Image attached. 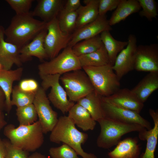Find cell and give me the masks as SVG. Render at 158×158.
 I'll return each mask as SVG.
<instances>
[{
  "mask_svg": "<svg viewBox=\"0 0 158 158\" xmlns=\"http://www.w3.org/2000/svg\"><path fill=\"white\" fill-rule=\"evenodd\" d=\"M47 24V23L34 18L31 12L25 14H16L8 27L4 29L5 40L20 48L46 28Z\"/></svg>",
  "mask_w": 158,
  "mask_h": 158,
  "instance_id": "6da1fadb",
  "label": "cell"
},
{
  "mask_svg": "<svg viewBox=\"0 0 158 158\" xmlns=\"http://www.w3.org/2000/svg\"><path fill=\"white\" fill-rule=\"evenodd\" d=\"M88 135L80 131L68 116H61L51 132L49 139L52 142L66 144L83 158H97L94 154L85 152L82 147L88 138Z\"/></svg>",
  "mask_w": 158,
  "mask_h": 158,
  "instance_id": "7a4b0ae2",
  "label": "cell"
},
{
  "mask_svg": "<svg viewBox=\"0 0 158 158\" xmlns=\"http://www.w3.org/2000/svg\"><path fill=\"white\" fill-rule=\"evenodd\" d=\"M3 133L13 145L29 152H35L44 141V134L38 121L17 127L12 124H7L4 128Z\"/></svg>",
  "mask_w": 158,
  "mask_h": 158,
  "instance_id": "3957f363",
  "label": "cell"
},
{
  "mask_svg": "<svg viewBox=\"0 0 158 158\" xmlns=\"http://www.w3.org/2000/svg\"><path fill=\"white\" fill-rule=\"evenodd\" d=\"M98 122L101 130L97 144L99 147L105 149L116 145L125 134L132 132H139L146 129L138 124L124 123L106 118Z\"/></svg>",
  "mask_w": 158,
  "mask_h": 158,
  "instance_id": "277c9868",
  "label": "cell"
},
{
  "mask_svg": "<svg viewBox=\"0 0 158 158\" xmlns=\"http://www.w3.org/2000/svg\"><path fill=\"white\" fill-rule=\"evenodd\" d=\"M112 66L109 64L82 68L88 75L94 90L102 97L109 96L120 89V80Z\"/></svg>",
  "mask_w": 158,
  "mask_h": 158,
  "instance_id": "5b68a950",
  "label": "cell"
},
{
  "mask_svg": "<svg viewBox=\"0 0 158 158\" xmlns=\"http://www.w3.org/2000/svg\"><path fill=\"white\" fill-rule=\"evenodd\" d=\"M40 75L59 74L82 69L78 57L73 53L72 47L67 46L49 61L38 66Z\"/></svg>",
  "mask_w": 158,
  "mask_h": 158,
  "instance_id": "8992f818",
  "label": "cell"
},
{
  "mask_svg": "<svg viewBox=\"0 0 158 158\" xmlns=\"http://www.w3.org/2000/svg\"><path fill=\"white\" fill-rule=\"evenodd\" d=\"M82 69L73 71L61 75V81L68 99L74 102L94 90L86 73Z\"/></svg>",
  "mask_w": 158,
  "mask_h": 158,
  "instance_id": "52a82bcc",
  "label": "cell"
},
{
  "mask_svg": "<svg viewBox=\"0 0 158 158\" xmlns=\"http://www.w3.org/2000/svg\"><path fill=\"white\" fill-rule=\"evenodd\" d=\"M59 74L40 75L42 82L41 87L45 91L51 87L48 98L54 106L63 114L68 112L75 104L68 98L64 89L60 85Z\"/></svg>",
  "mask_w": 158,
  "mask_h": 158,
  "instance_id": "ba28073f",
  "label": "cell"
},
{
  "mask_svg": "<svg viewBox=\"0 0 158 158\" xmlns=\"http://www.w3.org/2000/svg\"><path fill=\"white\" fill-rule=\"evenodd\" d=\"M47 32L44 40V47L48 58L56 56L61 50L67 47L72 34L62 32L59 25L57 18L47 23Z\"/></svg>",
  "mask_w": 158,
  "mask_h": 158,
  "instance_id": "9c48e42d",
  "label": "cell"
},
{
  "mask_svg": "<svg viewBox=\"0 0 158 158\" xmlns=\"http://www.w3.org/2000/svg\"><path fill=\"white\" fill-rule=\"evenodd\" d=\"M102 105L104 118L124 123L138 124L148 130L152 128L150 123L139 113L111 103L103 97Z\"/></svg>",
  "mask_w": 158,
  "mask_h": 158,
  "instance_id": "30bf717a",
  "label": "cell"
},
{
  "mask_svg": "<svg viewBox=\"0 0 158 158\" xmlns=\"http://www.w3.org/2000/svg\"><path fill=\"white\" fill-rule=\"evenodd\" d=\"M45 92L40 87L35 94L33 103L44 134L51 131L58 119L57 113L50 106Z\"/></svg>",
  "mask_w": 158,
  "mask_h": 158,
  "instance_id": "8fae6325",
  "label": "cell"
},
{
  "mask_svg": "<svg viewBox=\"0 0 158 158\" xmlns=\"http://www.w3.org/2000/svg\"><path fill=\"white\" fill-rule=\"evenodd\" d=\"M128 44L118 55L112 68L118 79L134 69L135 55L137 47L135 35H129Z\"/></svg>",
  "mask_w": 158,
  "mask_h": 158,
  "instance_id": "7c38bea8",
  "label": "cell"
},
{
  "mask_svg": "<svg viewBox=\"0 0 158 158\" xmlns=\"http://www.w3.org/2000/svg\"><path fill=\"white\" fill-rule=\"evenodd\" d=\"M134 69L138 71H158V44L137 46Z\"/></svg>",
  "mask_w": 158,
  "mask_h": 158,
  "instance_id": "4fadbf2b",
  "label": "cell"
},
{
  "mask_svg": "<svg viewBox=\"0 0 158 158\" xmlns=\"http://www.w3.org/2000/svg\"><path fill=\"white\" fill-rule=\"evenodd\" d=\"M111 27L106 15H99L93 21L75 30L72 34L68 46L72 47L78 42L99 35L104 31L111 30Z\"/></svg>",
  "mask_w": 158,
  "mask_h": 158,
  "instance_id": "5bb4252c",
  "label": "cell"
},
{
  "mask_svg": "<svg viewBox=\"0 0 158 158\" xmlns=\"http://www.w3.org/2000/svg\"><path fill=\"white\" fill-rule=\"evenodd\" d=\"M47 32L46 28L29 43L20 48V57L22 63L31 59L32 56L40 60L48 59L44 47V40Z\"/></svg>",
  "mask_w": 158,
  "mask_h": 158,
  "instance_id": "9a60e30c",
  "label": "cell"
},
{
  "mask_svg": "<svg viewBox=\"0 0 158 158\" xmlns=\"http://www.w3.org/2000/svg\"><path fill=\"white\" fill-rule=\"evenodd\" d=\"M104 97L111 103L139 114L144 107V103L127 88H120L112 95Z\"/></svg>",
  "mask_w": 158,
  "mask_h": 158,
  "instance_id": "2e32d148",
  "label": "cell"
},
{
  "mask_svg": "<svg viewBox=\"0 0 158 158\" xmlns=\"http://www.w3.org/2000/svg\"><path fill=\"white\" fill-rule=\"evenodd\" d=\"M4 29L0 38V63L3 69L11 70L15 64L19 67L22 65L20 57V48L16 45L7 42L4 38Z\"/></svg>",
  "mask_w": 158,
  "mask_h": 158,
  "instance_id": "e0dca14e",
  "label": "cell"
},
{
  "mask_svg": "<svg viewBox=\"0 0 158 158\" xmlns=\"http://www.w3.org/2000/svg\"><path fill=\"white\" fill-rule=\"evenodd\" d=\"M33 11V16L38 17L42 21L48 23L56 18L63 9L65 1L63 0H38Z\"/></svg>",
  "mask_w": 158,
  "mask_h": 158,
  "instance_id": "ac0fdd59",
  "label": "cell"
},
{
  "mask_svg": "<svg viewBox=\"0 0 158 158\" xmlns=\"http://www.w3.org/2000/svg\"><path fill=\"white\" fill-rule=\"evenodd\" d=\"M149 113L153 120L154 126L150 130L145 129L139 132L140 139L147 141L145 150L139 158H155L154 152L158 138V111L150 109Z\"/></svg>",
  "mask_w": 158,
  "mask_h": 158,
  "instance_id": "d6986e66",
  "label": "cell"
},
{
  "mask_svg": "<svg viewBox=\"0 0 158 158\" xmlns=\"http://www.w3.org/2000/svg\"><path fill=\"white\" fill-rule=\"evenodd\" d=\"M23 68L21 67L14 70L0 71V87L5 96V110L8 114L10 112L12 108L11 104V95L13 89V84L15 81L20 80Z\"/></svg>",
  "mask_w": 158,
  "mask_h": 158,
  "instance_id": "ffe728a7",
  "label": "cell"
},
{
  "mask_svg": "<svg viewBox=\"0 0 158 158\" xmlns=\"http://www.w3.org/2000/svg\"><path fill=\"white\" fill-rule=\"evenodd\" d=\"M158 88V71L149 72L132 90L139 100L144 103Z\"/></svg>",
  "mask_w": 158,
  "mask_h": 158,
  "instance_id": "44dd1931",
  "label": "cell"
},
{
  "mask_svg": "<svg viewBox=\"0 0 158 158\" xmlns=\"http://www.w3.org/2000/svg\"><path fill=\"white\" fill-rule=\"evenodd\" d=\"M140 153L137 138H128L120 141L108 155L109 158H138Z\"/></svg>",
  "mask_w": 158,
  "mask_h": 158,
  "instance_id": "7402d4cb",
  "label": "cell"
},
{
  "mask_svg": "<svg viewBox=\"0 0 158 158\" xmlns=\"http://www.w3.org/2000/svg\"><path fill=\"white\" fill-rule=\"evenodd\" d=\"M68 116L74 124L84 131L93 130L96 124V121L88 111L77 103L74 104L68 111Z\"/></svg>",
  "mask_w": 158,
  "mask_h": 158,
  "instance_id": "603a6c76",
  "label": "cell"
},
{
  "mask_svg": "<svg viewBox=\"0 0 158 158\" xmlns=\"http://www.w3.org/2000/svg\"><path fill=\"white\" fill-rule=\"evenodd\" d=\"M83 2L85 5H81L76 11L78 17L75 30L93 21L99 16V0H85Z\"/></svg>",
  "mask_w": 158,
  "mask_h": 158,
  "instance_id": "cb8c5ba5",
  "label": "cell"
},
{
  "mask_svg": "<svg viewBox=\"0 0 158 158\" xmlns=\"http://www.w3.org/2000/svg\"><path fill=\"white\" fill-rule=\"evenodd\" d=\"M141 8L138 0H121L109 20L112 25L124 20L130 15L140 11Z\"/></svg>",
  "mask_w": 158,
  "mask_h": 158,
  "instance_id": "d4e9b609",
  "label": "cell"
},
{
  "mask_svg": "<svg viewBox=\"0 0 158 158\" xmlns=\"http://www.w3.org/2000/svg\"><path fill=\"white\" fill-rule=\"evenodd\" d=\"M102 96L95 90L81 98L77 102L85 108L96 121L104 118L102 107Z\"/></svg>",
  "mask_w": 158,
  "mask_h": 158,
  "instance_id": "484cf974",
  "label": "cell"
},
{
  "mask_svg": "<svg viewBox=\"0 0 158 158\" xmlns=\"http://www.w3.org/2000/svg\"><path fill=\"white\" fill-rule=\"evenodd\" d=\"M110 31L106 30L100 35L102 42L107 53L109 64L113 66L118 54L127 45L128 41L117 40Z\"/></svg>",
  "mask_w": 158,
  "mask_h": 158,
  "instance_id": "4316f807",
  "label": "cell"
},
{
  "mask_svg": "<svg viewBox=\"0 0 158 158\" xmlns=\"http://www.w3.org/2000/svg\"><path fill=\"white\" fill-rule=\"evenodd\" d=\"M78 57L81 66H99L109 64L107 51L103 44L97 50Z\"/></svg>",
  "mask_w": 158,
  "mask_h": 158,
  "instance_id": "83f0119b",
  "label": "cell"
},
{
  "mask_svg": "<svg viewBox=\"0 0 158 158\" xmlns=\"http://www.w3.org/2000/svg\"><path fill=\"white\" fill-rule=\"evenodd\" d=\"M103 45L100 35L79 42L72 47L77 56L90 53L100 48Z\"/></svg>",
  "mask_w": 158,
  "mask_h": 158,
  "instance_id": "f1b7e54d",
  "label": "cell"
},
{
  "mask_svg": "<svg viewBox=\"0 0 158 158\" xmlns=\"http://www.w3.org/2000/svg\"><path fill=\"white\" fill-rule=\"evenodd\" d=\"M77 17L76 11H69L63 8L57 17L61 30L64 33L72 34L76 29Z\"/></svg>",
  "mask_w": 158,
  "mask_h": 158,
  "instance_id": "f546056e",
  "label": "cell"
},
{
  "mask_svg": "<svg viewBox=\"0 0 158 158\" xmlns=\"http://www.w3.org/2000/svg\"><path fill=\"white\" fill-rule=\"evenodd\" d=\"M16 111L19 126L30 125L37 121L38 116L33 104L17 108Z\"/></svg>",
  "mask_w": 158,
  "mask_h": 158,
  "instance_id": "4dcf8cb0",
  "label": "cell"
},
{
  "mask_svg": "<svg viewBox=\"0 0 158 158\" xmlns=\"http://www.w3.org/2000/svg\"><path fill=\"white\" fill-rule=\"evenodd\" d=\"M35 94L26 92L21 90L18 85L13 88L11 104L17 108L26 106L33 103Z\"/></svg>",
  "mask_w": 158,
  "mask_h": 158,
  "instance_id": "1f68e13d",
  "label": "cell"
},
{
  "mask_svg": "<svg viewBox=\"0 0 158 158\" xmlns=\"http://www.w3.org/2000/svg\"><path fill=\"white\" fill-rule=\"evenodd\" d=\"M142 10L139 11V15L145 17L150 21L156 18L158 16L156 2L154 0H138Z\"/></svg>",
  "mask_w": 158,
  "mask_h": 158,
  "instance_id": "d6a6232c",
  "label": "cell"
},
{
  "mask_svg": "<svg viewBox=\"0 0 158 158\" xmlns=\"http://www.w3.org/2000/svg\"><path fill=\"white\" fill-rule=\"evenodd\" d=\"M49 153L51 158H79L76 152L64 143L59 147L50 148Z\"/></svg>",
  "mask_w": 158,
  "mask_h": 158,
  "instance_id": "836d02e7",
  "label": "cell"
},
{
  "mask_svg": "<svg viewBox=\"0 0 158 158\" xmlns=\"http://www.w3.org/2000/svg\"><path fill=\"white\" fill-rule=\"evenodd\" d=\"M6 1L15 11L16 15H23L30 12L33 0H6Z\"/></svg>",
  "mask_w": 158,
  "mask_h": 158,
  "instance_id": "e575fe53",
  "label": "cell"
},
{
  "mask_svg": "<svg viewBox=\"0 0 158 158\" xmlns=\"http://www.w3.org/2000/svg\"><path fill=\"white\" fill-rule=\"evenodd\" d=\"M6 150V158H28L29 152L13 145L7 139L3 140Z\"/></svg>",
  "mask_w": 158,
  "mask_h": 158,
  "instance_id": "d590c367",
  "label": "cell"
},
{
  "mask_svg": "<svg viewBox=\"0 0 158 158\" xmlns=\"http://www.w3.org/2000/svg\"><path fill=\"white\" fill-rule=\"evenodd\" d=\"M18 86L22 91L34 94H36L40 87L37 81L32 78L23 79L20 81Z\"/></svg>",
  "mask_w": 158,
  "mask_h": 158,
  "instance_id": "8d00e7d4",
  "label": "cell"
},
{
  "mask_svg": "<svg viewBox=\"0 0 158 158\" xmlns=\"http://www.w3.org/2000/svg\"><path fill=\"white\" fill-rule=\"evenodd\" d=\"M121 1V0H99V15H106L108 11L115 9Z\"/></svg>",
  "mask_w": 158,
  "mask_h": 158,
  "instance_id": "74e56055",
  "label": "cell"
},
{
  "mask_svg": "<svg viewBox=\"0 0 158 158\" xmlns=\"http://www.w3.org/2000/svg\"><path fill=\"white\" fill-rule=\"evenodd\" d=\"M81 5L80 0H68L66 1L63 8L68 11H74Z\"/></svg>",
  "mask_w": 158,
  "mask_h": 158,
  "instance_id": "f35d334b",
  "label": "cell"
},
{
  "mask_svg": "<svg viewBox=\"0 0 158 158\" xmlns=\"http://www.w3.org/2000/svg\"><path fill=\"white\" fill-rule=\"evenodd\" d=\"M5 100L4 93L0 87V112H3L5 110Z\"/></svg>",
  "mask_w": 158,
  "mask_h": 158,
  "instance_id": "ab89813d",
  "label": "cell"
},
{
  "mask_svg": "<svg viewBox=\"0 0 158 158\" xmlns=\"http://www.w3.org/2000/svg\"><path fill=\"white\" fill-rule=\"evenodd\" d=\"M6 150L3 140L0 138V158H6Z\"/></svg>",
  "mask_w": 158,
  "mask_h": 158,
  "instance_id": "60d3db41",
  "label": "cell"
},
{
  "mask_svg": "<svg viewBox=\"0 0 158 158\" xmlns=\"http://www.w3.org/2000/svg\"><path fill=\"white\" fill-rule=\"evenodd\" d=\"M7 125V122L5 120L3 111L0 112V131Z\"/></svg>",
  "mask_w": 158,
  "mask_h": 158,
  "instance_id": "b9f144b4",
  "label": "cell"
},
{
  "mask_svg": "<svg viewBox=\"0 0 158 158\" xmlns=\"http://www.w3.org/2000/svg\"><path fill=\"white\" fill-rule=\"evenodd\" d=\"M28 158H48L44 155L38 152H34L29 155Z\"/></svg>",
  "mask_w": 158,
  "mask_h": 158,
  "instance_id": "7bdbcfd3",
  "label": "cell"
},
{
  "mask_svg": "<svg viewBox=\"0 0 158 158\" xmlns=\"http://www.w3.org/2000/svg\"><path fill=\"white\" fill-rule=\"evenodd\" d=\"M4 29L3 27L0 26V35L1 34V31L3 30V29Z\"/></svg>",
  "mask_w": 158,
  "mask_h": 158,
  "instance_id": "ee69618b",
  "label": "cell"
},
{
  "mask_svg": "<svg viewBox=\"0 0 158 158\" xmlns=\"http://www.w3.org/2000/svg\"><path fill=\"white\" fill-rule=\"evenodd\" d=\"M3 69V67L0 63V71Z\"/></svg>",
  "mask_w": 158,
  "mask_h": 158,
  "instance_id": "f6af8a7d",
  "label": "cell"
}]
</instances>
